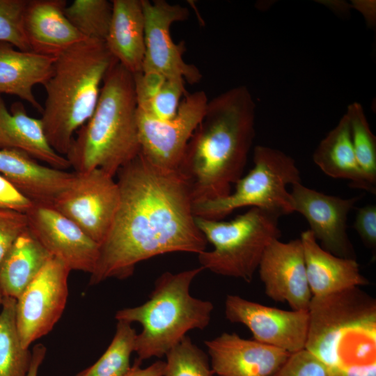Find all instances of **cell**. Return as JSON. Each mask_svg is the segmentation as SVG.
Returning a JSON list of instances; mask_svg holds the SVG:
<instances>
[{
    "mask_svg": "<svg viewBox=\"0 0 376 376\" xmlns=\"http://www.w3.org/2000/svg\"><path fill=\"white\" fill-rule=\"evenodd\" d=\"M117 175L120 202L90 285L128 278L138 263L157 256L206 250L190 187L179 170L159 168L140 153Z\"/></svg>",
    "mask_w": 376,
    "mask_h": 376,
    "instance_id": "cell-1",
    "label": "cell"
},
{
    "mask_svg": "<svg viewBox=\"0 0 376 376\" xmlns=\"http://www.w3.org/2000/svg\"><path fill=\"white\" fill-rule=\"evenodd\" d=\"M256 103L245 86L208 100L188 141L179 171L193 204L225 197L242 177L256 135Z\"/></svg>",
    "mask_w": 376,
    "mask_h": 376,
    "instance_id": "cell-2",
    "label": "cell"
},
{
    "mask_svg": "<svg viewBox=\"0 0 376 376\" xmlns=\"http://www.w3.org/2000/svg\"><path fill=\"white\" fill-rule=\"evenodd\" d=\"M134 75L116 62L107 73L95 109L65 156L75 173L100 169L112 176L141 152Z\"/></svg>",
    "mask_w": 376,
    "mask_h": 376,
    "instance_id": "cell-3",
    "label": "cell"
},
{
    "mask_svg": "<svg viewBox=\"0 0 376 376\" xmlns=\"http://www.w3.org/2000/svg\"><path fill=\"white\" fill-rule=\"evenodd\" d=\"M118 62L104 41L86 39L56 57L53 73L43 85L42 118L47 139L66 156L77 132L92 116L104 79Z\"/></svg>",
    "mask_w": 376,
    "mask_h": 376,
    "instance_id": "cell-4",
    "label": "cell"
},
{
    "mask_svg": "<svg viewBox=\"0 0 376 376\" xmlns=\"http://www.w3.org/2000/svg\"><path fill=\"white\" fill-rule=\"evenodd\" d=\"M201 266L178 273L165 272L155 281L143 304L118 311L117 321L137 322L134 352L137 360L162 358L194 329L203 330L210 322L212 303L191 295L190 287L202 272Z\"/></svg>",
    "mask_w": 376,
    "mask_h": 376,
    "instance_id": "cell-5",
    "label": "cell"
},
{
    "mask_svg": "<svg viewBox=\"0 0 376 376\" xmlns=\"http://www.w3.org/2000/svg\"><path fill=\"white\" fill-rule=\"evenodd\" d=\"M305 349L329 372L376 361V303L359 287L312 297Z\"/></svg>",
    "mask_w": 376,
    "mask_h": 376,
    "instance_id": "cell-6",
    "label": "cell"
},
{
    "mask_svg": "<svg viewBox=\"0 0 376 376\" xmlns=\"http://www.w3.org/2000/svg\"><path fill=\"white\" fill-rule=\"evenodd\" d=\"M281 216L251 207L225 221L195 217L196 223L213 249L198 254L200 266L214 274L251 283L266 248L279 240Z\"/></svg>",
    "mask_w": 376,
    "mask_h": 376,
    "instance_id": "cell-7",
    "label": "cell"
},
{
    "mask_svg": "<svg viewBox=\"0 0 376 376\" xmlns=\"http://www.w3.org/2000/svg\"><path fill=\"white\" fill-rule=\"evenodd\" d=\"M251 170L235 185L228 196L193 204L195 217L222 220L234 210L258 207L281 217L294 212L288 185L301 182L295 160L284 152L265 146L253 150Z\"/></svg>",
    "mask_w": 376,
    "mask_h": 376,
    "instance_id": "cell-8",
    "label": "cell"
},
{
    "mask_svg": "<svg viewBox=\"0 0 376 376\" xmlns=\"http://www.w3.org/2000/svg\"><path fill=\"white\" fill-rule=\"evenodd\" d=\"M183 97L175 116L168 120H157L137 107L140 153L163 169L178 170L188 141L208 102L203 91L187 93Z\"/></svg>",
    "mask_w": 376,
    "mask_h": 376,
    "instance_id": "cell-9",
    "label": "cell"
},
{
    "mask_svg": "<svg viewBox=\"0 0 376 376\" xmlns=\"http://www.w3.org/2000/svg\"><path fill=\"white\" fill-rule=\"evenodd\" d=\"M119 202V187L113 176L95 169L75 173L70 185L52 207L100 245L111 227Z\"/></svg>",
    "mask_w": 376,
    "mask_h": 376,
    "instance_id": "cell-10",
    "label": "cell"
},
{
    "mask_svg": "<svg viewBox=\"0 0 376 376\" xmlns=\"http://www.w3.org/2000/svg\"><path fill=\"white\" fill-rule=\"evenodd\" d=\"M71 270L52 258L16 299V324L22 346L48 334L61 318L68 297Z\"/></svg>",
    "mask_w": 376,
    "mask_h": 376,
    "instance_id": "cell-11",
    "label": "cell"
},
{
    "mask_svg": "<svg viewBox=\"0 0 376 376\" xmlns=\"http://www.w3.org/2000/svg\"><path fill=\"white\" fill-rule=\"evenodd\" d=\"M145 22V57L142 72H156L166 79H184L198 83L202 73L183 58L185 42L175 43L170 29L173 23L187 19V7L164 0H141Z\"/></svg>",
    "mask_w": 376,
    "mask_h": 376,
    "instance_id": "cell-12",
    "label": "cell"
},
{
    "mask_svg": "<svg viewBox=\"0 0 376 376\" xmlns=\"http://www.w3.org/2000/svg\"><path fill=\"white\" fill-rule=\"evenodd\" d=\"M225 315L232 323L246 326L253 339L290 354L305 349L309 327L308 311H287L228 295Z\"/></svg>",
    "mask_w": 376,
    "mask_h": 376,
    "instance_id": "cell-13",
    "label": "cell"
},
{
    "mask_svg": "<svg viewBox=\"0 0 376 376\" xmlns=\"http://www.w3.org/2000/svg\"><path fill=\"white\" fill-rule=\"evenodd\" d=\"M28 229L50 255L71 271L93 272L100 245L50 205L34 204L26 213Z\"/></svg>",
    "mask_w": 376,
    "mask_h": 376,
    "instance_id": "cell-14",
    "label": "cell"
},
{
    "mask_svg": "<svg viewBox=\"0 0 376 376\" xmlns=\"http://www.w3.org/2000/svg\"><path fill=\"white\" fill-rule=\"evenodd\" d=\"M290 193L294 212L304 217L320 245L336 256L356 259L347 233V220L360 196L343 198L331 196L301 182L292 185Z\"/></svg>",
    "mask_w": 376,
    "mask_h": 376,
    "instance_id": "cell-15",
    "label": "cell"
},
{
    "mask_svg": "<svg viewBox=\"0 0 376 376\" xmlns=\"http://www.w3.org/2000/svg\"><path fill=\"white\" fill-rule=\"evenodd\" d=\"M258 269L267 297L288 303L292 310L308 311L313 296L300 239L273 241L266 248Z\"/></svg>",
    "mask_w": 376,
    "mask_h": 376,
    "instance_id": "cell-16",
    "label": "cell"
},
{
    "mask_svg": "<svg viewBox=\"0 0 376 376\" xmlns=\"http://www.w3.org/2000/svg\"><path fill=\"white\" fill-rule=\"evenodd\" d=\"M216 376H272L291 354L236 333H222L205 341Z\"/></svg>",
    "mask_w": 376,
    "mask_h": 376,
    "instance_id": "cell-17",
    "label": "cell"
},
{
    "mask_svg": "<svg viewBox=\"0 0 376 376\" xmlns=\"http://www.w3.org/2000/svg\"><path fill=\"white\" fill-rule=\"evenodd\" d=\"M0 173L34 204L52 206L75 173L42 165L16 149H0Z\"/></svg>",
    "mask_w": 376,
    "mask_h": 376,
    "instance_id": "cell-18",
    "label": "cell"
},
{
    "mask_svg": "<svg viewBox=\"0 0 376 376\" xmlns=\"http://www.w3.org/2000/svg\"><path fill=\"white\" fill-rule=\"evenodd\" d=\"M65 0H28L24 28L31 51L56 57L86 38L65 14Z\"/></svg>",
    "mask_w": 376,
    "mask_h": 376,
    "instance_id": "cell-19",
    "label": "cell"
},
{
    "mask_svg": "<svg viewBox=\"0 0 376 376\" xmlns=\"http://www.w3.org/2000/svg\"><path fill=\"white\" fill-rule=\"evenodd\" d=\"M308 285L314 297L368 284L356 259L336 256L324 249L308 229L301 233Z\"/></svg>",
    "mask_w": 376,
    "mask_h": 376,
    "instance_id": "cell-20",
    "label": "cell"
},
{
    "mask_svg": "<svg viewBox=\"0 0 376 376\" xmlns=\"http://www.w3.org/2000/svg\"><path fill=\"white\" fill-rule=\"evenodd\" d=\"M0 149H16L49 166L66 171L68 159L50 146L41 119L30 116L24 104L15 102L10 111L0 95Z\"/></svg>",
    "mask_w": 376,
    "mask_h": 376,
    "instance_id": "cell-21",
    "label": "cell"
},
{
    "mask_svg": "<svg viewBox=\"0 0 376 376\" xmlns=\"http://www.w3.org/2000/svg\"><path fill=\"white\" fill-rule=\"evenodd\" d=\"M104 42L113 58L133 75L142 72L145 57V22L141 0H112Z\"/></svg>",
    "mask_w": 376,
    "mask_h": 376,
    "instance_id": "cell-22",
    "label": "cell"
},
{
    "mask_svg": "<svg viewBox=\"0 0 376 376\" xmlns=\"http://www.w3.org/2000/svg\"><path fill=\"white\" fill-rule=\"evenodd\" d=\"M56 57L21 51L0 42V94L19 97L42 112L33 87L44 85L53 73Z\"/></svg>",
    "mask_w": 376,
    "mask_h": 376,
    "instance_id": "cell-23",
    "label": "cell"
},
{
    "mask_svg": "<svg viewBox=\"0 0 376 376\" xmlns=\"http://www.w3.org/2000/svg\"><path fill=\"white\" fill-rule=\"evenodd\" d=\"M313 160L327 175L347 180L352 187L375 194L376 186L368 180L357 162L346 113L319 143Z\"/></svg>",
    "mask_w": 376,
    "mask_h": 376,
    "instance_id": "cell-24",
    "label": "cell"
},
{
    "mask_svg": "<svg viewBox=\"0 0 376 376\" xmlns=\"http://www.w3.org/2000/svg\"><path fill=\"white\" fill-rule=\"evenodd\" d=\"M52 258L27 228L0 263V289L3 297L17 299Z\"/></svg>",
    "mask_w": 376,
    "mask_h": 376,
    "instance_id": "cell-25",
    "label": "cell"
},
{
    "mask_svg": "<svg viewBox=\"0 0 376 376\" xmlns=\"http://www.w3.org/2000/svg\"><path fill=\"white\" fill-rule=\"evenodd\" d=\"M16 299L3 297L0 309V376H26L31 350L22 346L16 324Z\"/></svg>",
    "mask_w": 376,
    "mask_h": 376,
    "instance_id": "cell-26",
    "label": "cell"
},
{
    "mask_svg": "<svg viewBox=\"0 0 376 376\" xmlns=\"http://www.w3.org/2000/svg\"><path fill=\"white\" fill-rule=\"evenodd\" d=\"M117 322L114 336L105 352L95 363L76 376H123L130 368L136 332L132 324Z\"/></svg>",
    "mask_w": 376,
    "mask_h": 376,
    "instance_id": "cell-27",
    "label": "cell"
},
{
    "mask_svg": "<svg viewBox=\"0 0 376 376\" xmlns=\"http://www.w3.org/2000/svg\"><path fill=\"white\" fill-rule=\"evenodd\" d=\"M112 12L107 0H74L65 14L76 29L86 38L105 40Z\"/></svg>",
    "mask_w": 376,
    "mask_h": 376,
    "instance_id": "cell-28",
    "label": "cell"
},
{
    "mask_svg": "<svg viewBox=\"0 0 376 376\" xmlns=\"http://www.w3.org/2000/svg\"><path fill=\"white\" fill-rule=\"evenodd\" d=\"M345 113L357 162L368 180L376 186V137L360 103H351Z\"/></svg>",
    "mask_w": 376,
    "mask_h": 376,
    "instance_id": "cell-29",
    "label": "cell"
},
{
    "mask_svg": "<svg viewBox=\"0 0 376 376\" xmlns=\"http://www.w3.org/2000/svg\"><path fill=\"white\" fill-rule=\"evenodd\" d=\"M164 376H214L209 357L186 336L166 354Z\"/></svg>",
    "mask_w": 376,
    "mask_h": 376,
    "instance_id": "cell-30",
    "label": "cell"
},
{
    "mask_svg": "<svg viewBox=\"0 0 376 376\" xmlns=\"http://www.w3.org/2000/svg\"><path fill=\"white\" fill-rule=\"evenodd\" d=\"M28 0H0V42L16 49L30 52L24 28Z\"/></svg>",
    "mask_w": 376,
    "mask_h": 376,
    "instance_id": "cell-31",
    "label": "cell"
},
{
    "mask_svg": "<svg viewBox=\"0 0 376 376\" xmlns=\"http://www.w3.org/2000/svg\"><path fill=\"white\" fill-rule=\"evenodd\" d=\"M185 84L184 79H166L153 98L148 103L137 104V107L157 120L172 119L178 112L181 97L187 93Z\"/></svg>",
    "mask_w": 376,
    "mask_h": 376,
    "instance_id": "cell-32",
    "label": "cell"
},
{
    "mask_svg": "<svg viewBox=\"0 0 376 376\" xmlns=\"http://www.w3.org/2000/svg\"><path fill=\"white\" fill-rule=\"evenodd\" d=\"M272 376H329L325 366L306 349L292 353Z\"/></svg>",
    "mask_w": 376,
    "mask_h": 376,
    "instance_id": "cell-33",
    "label": "cell"
},
{
    "mask_svg": "<svg viewBox=\"0 0 376 376\" xmlns=\"http://www.w3.org/2000/svg\"><path fill=\"white\" fill-rule=\"evenodd\" d=\"M27 228L26 214L0 209V263L16 239Z\"/></svg>",
    "mask_w": 376,
    "mask_h": 376,
    "instance_id": "cell-34",
    "label": "cell"
},
{
    "mask_svg": "<svg viewBox=\"0 0 376 376\" xmlns=\"http://www.w3.org/2000/svg\"><path fill=\"white\" fill-rule=\"evenodd\" d=\"M363 244L372 250L376 248V205H366L357 210L353 226Z\"/></svg>",
    "mask_w": 376,
    "mask_h": 376,
    "instance_id": "cell-35",
    "label": "cell"
},
{
    "mask_svg": "<svg viewBox=\"0 0 376 376\" xmlns=\"http://www.w3.org/2000/svg\"><path fill=\"white\" fill-rule=\"evenodd\" d=\"M34 203L0 173V209L27 213Z\"/></svg>",
    "mask_w": 376,
    "mask_h": 376,
    "instance_id": "cell-36",
    "label": "cell"
},
{
    "mask_svg": "<svg viewBox=\"0 0 376 376\" xmlns=\"http://www.w3.org/2000/svg\"><path fill=\"white\" fill-rule=\"evenodd\" d=\"M137 104L148 103L160 91L166 78L156 72H141L134 75Z\"/></svg>",
    "mask_w": 376,
    "mask_h": 376,
    "instance_id": "cell-37",
    "label": "cell"
},
{
    "mask_svg": "<svg viewBox=\"0 0 376 376\" xmlns=\"http://www.w3.org/2000/svg\"><path fill=\"white\" fill-rule=\"evenodd\" d=\"M329 374V376H376V361L343 366Z\"/></svg>",
    "mask_w": 376,
    "mask_h": 376,
    "instance_id": "cell-38",
    "label": "cell"
},
{
    "mask_svg": "<svg viewBox=\"0 0 376 376\" xmlns=\"http://www.w3.org/2000/svg\"><path fill=\"white\" fill-rule=\"evenodd\" d=\"M141 362L136 359L123 376H164L165 361L158 360L146 368H141Z\"/></svg>",
    "mask_w": 376,
    "mask_h": 376,
    "instance_id": "cell-39",
    "label": "cell"
},
{
    "mask_svg": "<svg viewBox=\"0 0 376 376\" xmlns=\"http://www.w3.org/2000/svg\"><path fill=\"white\" fill-rule=\"evenodd\" d=\"M47 353V348L42 344L35 345L31 350V359L26 376H38L40 366Z\"/></svg>",
    "mask_w": 376,
    "mask_h": 376,
    "instance_id": "cell-40",
    "label": "cell"
},
{
    "mask_svg": "<svg viewBox=\"0 0 376 376\" xmlns=\"http://www.w3.org/2000/svg\"><path fill=\"white\" fill-rule=\"evenodd\" d=\"M352 6L361 12L369 24L375 21V1H353Z\"/></svg>",
    "mask_w": 376,
    "mask_h": 376,
    "instance_id": "cell-41",
    "label": "cell"
},
{
    "mask_svg": "<svg viewBox=\"0 0 376 376\" xmlns=\"http://www.w3.org/2000/svg\"><path fill=\"white\" fill-rule=\"evenodd\" d=\"M3 295L2 294V292L0 289V309H1V304H2V302H3Z\"/></svg>",
    "mask_w": 376,
    "mask_h": 376,
    "instance_id": "cell-42",
    "label": "cell"
}]
</instances>
